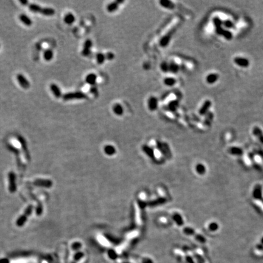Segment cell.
Returning <instances> with one entry per match:
<instances>
[{"label":"cell","mask_w":263,"mask_h":263,"mask_svg":"<svg viewBox=\"0 0 263 263\" xmlns=\"http://www.w3.org/2000/svg\"><path fill=\"white\" fill-rule=\"evenodd\" d=\"M19 2L22 4V6H26L28 5H29V2L28 1H27V0H19Z\"/></svg>","instance_id":"cell-33"},{"label":"cell","mask_w":263,"mask_h":263,"mask_svg":"<svg viewBox=\"0 0 263 263\" xmlns=\"http://www.w3.org/2000/svg\"><path fill=\"white\" fill-rule=\"evenodd\" d=\"M64 22L67 24H71L73 23H75L76 20V18L75 15H73L71 12H69V13H67L64 18Z\"/></svg>","instance_id":"cell-17"},{"label":"cell","mask_w":263,"mask_h":263,"mask_svg":"<svg viewBox=\"0 0 263 263\" xmlns=\"http://www.w3.org/2000/svg\"><path fill=\"white\" fill-rule=\"evenodd\" d=\"M0 47H1V45H0Z\"/></svg>","instance_id":"cell-34"},{"label":"cell","mask_w":263,"mask_h":263,"mask_svg":"<svg viewBox=\"0 0 263 263\" xmlns=\"http://www.w3.org/2000/svg\"><path fill=\"white\" fill-rule=\"evenodd\" d=\"M223 37H224L225 39H227V40H231L232 39V37H233V35H232L231 32L230 31H229V30H225L223 35H222Z\"/></svg>","instance_id":"cell-28"},{"label":"cell","mask_w":263,"mask_h":263,"mask_svg":"<svg viewBox=\"0 0 263 263\" xmlns=\"http://www.w3.org/2000/svg\"><path fill=\"white\" fill-rule=\"evenodd\" d=\"M222 25L227 29H231L234 27V23L231 20H227L222 21Z\"/></svg>","instance_id":"cell-24"},{"label":"cell","mask_w":263,"mask_h":263,"mask_svg":"<svg viewBox=\"0 0 263 263\" xmlns=\"http://www.w3.org/2000/svg\"><path fill=\"white\" fill-rule=\"evenodd\" d=\"M211 104H212V103H211V101L206 100L204 102L203 105L202 106L201 108L199 109V113L202 116L206 115L207 113L208 112V110L211 106Z\"/></svg>","instance_id":"cell-9"},{"label":"cell","mask_w":263,"mask_h":263,"mask_svg":"<svg viewBox=\"0 0 263 263\" xmlns=\"http://www.w3.org/2000/svg\"><path fill=\"white\" fill-rule=\"evenodd\" d=\"M54 56V53L53 51L50 50V49H48V50H45L43 54V58L46 61H51Z\"/></svg>","instance_id":"cell-21"},{"label":"cell","mask_w":263,"mask_h":263,"mask_svg":"<svg viewBox=\"0 0 263 263\" xmlns=\"http://www.w3.org/2000/svg\"><path fill=\"white\" fill-rule=\"evenodd\" d=\"M19 19L24 24V25H26L27 26H32V21L31 20V19H30V18L27 16L26 14H21L20 16H19Z\"/></svg>","instance_id":"cell-14"},{"label":"cell","mask_w":263,"mask_h":263,"mask_svg":"<svg viewBox=\"0 0 263 263\" xmlns=\"http://www.w3.org/2000/svg\"><path fill=\"white\" fill-rule=\"evenodd\" d=\"M106 58L108 60H112L114 58V54L112 52H108L106 56Z\"/></svg>","instance_id":"cell-32"},{"label":"cell","mask_w":263,"mask_h":263,"mask_svg":"<svg viewBox=\"0 0 263 263\" xmlns=\"http://www.w3.org/2000/svg\"><path fill=\"white\" fill-rule=\"evenodd\" d=\"M179 106V102L177 101H174L171 102L169 104V108L171 110H176L177 107H178Z\"/></svg>","instance_id":"cell-27"},{"label":"cell","mask_w":263,"mask_h":263,"mask_svg":"<svg viewBox=\"0 0 263 263\" xmlns=\"http://www.w3.org/2000/svg\"><path fill=\"white\" fill-rule=\"evenodd\" d=\"M160 68L163 72H168L169 71V63L166 62H164L160 65Z\"/></svg>","instance_id":"cell-26"},{"label":"cell","mask_w":263,"mask_h":263,"mask_svg":"<svg viewBox=\"0 0 263 263\" xmlns=\"http://www.w3.org/2000/svg\"><path fill=\"white\" fill-rule=\"evenodd\" d=\"M197 171L200 174H203V173H205V168H204V166H203V165L199 164L198 166L197 167Z\"/></svg>","instance_id":"cell-29"},{"label":"cell","mask_w":263,"mask_h":263,"mask_svg":"<svg viewBox=\"0 0 263 263\" xmlns=\"http://www.w3.org/2000/svg\"><path fill=\"white\" fill-rule=\"evenodd\" d=\"M50 89H51V91H52V94L54 95V96L55 97H56V98L59 99L62 96V91H61V90L60 89L59 87L57 85L55 84H51Z\"/></svg>","instance_id":"cell-12"},{"label":"cell","mask_w":263,"mask_h":263,"mask_svg":"<svg viewBox=\"0 0 263 263\" xmlns=\"http://www.w3.org/2000/svg\"><path fill=\"white\" fill-rule=\"evenodd\" d=\"M176 79L172 77H165L163 83L165 85H166L168 87H173L176 84Z\"/></svg>","instance_id":"cell-19"},{"label":"cell","mask_w":263,"mask_h":263,"mask_svg":"<svg viewBox=\"0 0 263 263\" xmlns=\"http://www.w3.org/2000/svg\"><path fill=\"white\" fill-rule=\"evenodd\" d=\"M97 75L95 73H90L85 77V82L91 86H94L97 82Z\"/></svg>","instance_id":"cell-13"},{"label":"cell","mask_w":263,"mask_h":263,"mask_svg":"<svg viewBox=\"0 0 263 263\" xmlns=\"http://www.w3.org/2000/svg\"><path fill=\"white\" fill-rule=\"evenodd\" d=\"M39 13L42 14L43 15L47 16V17H51L53 16L55 13H56V11L52 8H42L40 6V8L39 9Z\"/></svg>","instance_id":"cell-10"},{"label":"cell","mask_w":263,"mask_h":263,"mask_svg":"<svg viewBox=\"0 0 263 263\" xmlns=\"http://www.w3.org/2000/svg\"><path fill=\"white\" fill-rule=\"evenodd\" d=\"M96 62L97 64H100V65L103 64L106 59V55H104L103 53L97 54L96 56Z\"/></svg>","instance_id":"cell-23"},{"label":"cell","mask_w":263,"mask_h":263,"mask_svg":"<svg viewBox=\"0 0 263 263\" xmlns=\"http://www.w3.org/2000/svg\"><path fill=\"white\" fill-rule=\"evenodd\" d=\"M219 79V75L216 73H211L206 76V81L209 84H214Z\"/></svg>","instance_id":"cell-16"},{"label":"cell","mask_w":263,"mask_h":263,"mask_svg":"<svg viewBox=\"0 0 263 263\" xmlns=\"http://www.w3.org/2000/svg\"><path fill=\"white\" fill-rule=\"evenodd\" d=\"M254 195L256 197H260L261 195V188L260 186H258L257 188L255 189V192H254Z\"/></svg>","instance_id":"cell-30"},{"label":"cell","mask_w":263,"mask_h":263,"mask_svg":"<svg viewBox=\"0 0 263 263\" xmlns=\"http://www.w3.org/2000/svg\"><path fill=\"white\" fill-rule=\"evenodd\" d=\"M217 227H218V226H217V225L216 223H212V224H211V225H210V227H209L210 229L211 230H213V231L217 230Z\"/></svg>","instance_id":"cell-31"},{"label":"cell","mask_w":263,"mask_h":263,"mask_svg":"<svg viewBox=\"0 0 263 263\" xmlns=\"http://www.w3.org/2000/svg\"><path fill=\"white\" fill-rule=\"evenodd\" d=\"M253 133L260 139L262 143H263V133L260 127H255L253 129Z\"/></svg>","instance_id":"cell-18"},{"label":"cell","mask_w":263,"mask_h":263,"mask_svg":"<svg viewBox=\"0 0 263 263\" xmlns=\"http://www.w3.org/2000/svg\"><path fill=\"white\" fill-rule=\"evenodd\" d=\"M169 71L174 73V74H177L180 70V66L179 65L175 62H171L169 64Z\"/></svg>","instance_id":"cell-20"},{"label":"cell","mask_w":263,"mask_h":263,"mask_svg":"<svg viewBox=\"0 0 263 263\" xmlns=\"http://www.w3.org/2000/svg\"><path fill=\"white\" fill-rule=\"evenodd\" d=\"M113 113L118 116H121L124 113V108L120 104H115L113 106Z\"/></svg>","instance_id":"cell-15"},{"label":"cell","mask_w":263,"mask_h":263,"mask_svg":"<svg viewBox=\"0 0 263 263\" xmlns=\"http://www.w3.org/2000/svg\"><path fill=\"white\" fill-rule=\"evenodd\" d=\"M34 185L36 186L49 188L52 186V182L50 180L37 179L34 182Z\"/></svg>","instance_id":"cell-8"},{"label":"cell","mask_w":263,"mask_h":263,"mask_svg":"<svg viewBox=\"0 0 263 263\" xmlns=\"http://www.w3.org/2000/svg\"><path fill=\"white\" fill-rule=\"evenodd\" d=\"M87 98V96L81 91H76V92L67 93L62 96L63 100L67 101L76 99H84Z\"/></svg>","instance_id":"cell-2"},{"label":"cell","mask_w":263,"mask_h":263,"mask_svg":"<svg viewBox=\"0 0 263 263\" xmlns=\"http://www.w3.org/2000/svg\"><path fill=\"white\" fill-rule=\"evenodd\" d=\"M17 81L23 89H28L30 87V82L26 77L22 74H18L17 76Z\"/></svg>","instance_id":"cell-4"},{"label":"cell","mask_w":263,"mask_h":263,"mask_svg":"<svg viewBox=\"0 0 263 263\" xmlns=\"http://www.w3.org/2000/svg\"><path fill=\"white\" fill-rule=\"evenodd\" d=\"M160 4L162 7L166 8V9H172L174 8V5L173 3V2L167 1V0H166V1H165V0H163V1H160Z\"/></svg>","instance_id":"cell-22"},{"label":"cell","mask_w":263,"mask_h":263,"mask_svg":"<svg viewBox=\"0 0 263 263\" xmlns=\"http://www.w3.org/2000/svg\"><path fill=\"white\" fill-rule=\"evenodd\" d=\"M9 180V191L11 193H14L17 190L16 176L14 172H10L8 174Z\"/></svg>","instance_id":"cell-3"},{"label":"cell","mask_w":263,"mask_h":263,"mask_svg":"<svg viewBox=\"0 0 263 263\" xmlns=\"http://www.w3.org/2000/svg\"><path fill=\"white\" fill-rule=\"evenodd\" d=\"M34 207L32 205H29L24 211L23 214L18 217L16 221V225L18 227H21L26 222L28 217H29L32 213Z\"/></svg>","instance_id":"cell-1"},{"label":"cell","mask_w":263,"mask_h":263,"mask_svg":"<svg viewBox=\"0 0 263 263\" xmlns=\"http://www.w3.org/2000/svg\"><path fill=\"white\" fill-rule=\"evenodd\" d=\"M93 46V43L91 40H87L84 44L82 55L84 57H87L91 53V48Z\"/></svg>","instance_id":"cell-7"},{"label":"cell","mask_w":263,"mask_h":263,"mask_svg":"<svg viewBox=\"0 0 263 263\" xmlns=\"http://www.w3.org/2000/svg\"><path fill=\"white\" fill-rule=\"evenodd\" d=\"M148 106L150 111L154 112L157 110L158 106V101L157 97L154 96L150 97L148 101Z\"/></svg>","instance_id":"cell-6"},{"label":"cell","mask_w":263,"mask_h":263,"mask_svg":"<svg viewBox=\"0 0 263 263\" xmlns=\"http://www.w3.org/2000/svg\"><path fill=\"white\" fill-rule=\"evenodd\" d=\"M213 23L214 25L215 26V28L222 26V21L219 18L217 17L213 18Z\"/></svg>","instance_id":"cell-25"},{"label":"cell","mask_w":263,"mask_h":263,"mask_svg":"<svg viewBox=\"0 0 263 263\" xmlns=\"http://www.w3.org/2000/svg\"><path fill=\"white\" fill-rule=\"evenodd\" d=\"M233 61L236 65L242 67V68H247L250 65L249 60L245 57H236L234 58Z\"/></svg>","instance_id":"cell-5"},{"label":"cell","mask_w":263,"mask_h":263,"mask_svg":"<svg viewBox=\"0 0 263 263\" xmlns=\"http://www.w3.org/2000/svg\"><path fill=\"white\" fill-rule=\"evenodd\" d=\"M124 2V1H116L112 2L107 6V10L110 12V13H112V12H115L118 9L120 4L123 3Z\"/></svg>","instance_id":"cell-11"}]
</instances>
